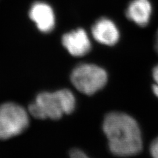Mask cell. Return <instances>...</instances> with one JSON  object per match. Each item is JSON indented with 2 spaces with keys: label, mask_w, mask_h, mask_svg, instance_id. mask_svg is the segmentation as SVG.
<instances>
[{
  "label": "cell",
  "mask_w": 158,
  "mask_h": 158,
  "mask_svg": "<svg viewBox=\"0 0 158 158\" xmlns=\"http://www.w3.org/2000/svg\"><path fill=\"white\" fill-rule=\"evenodd\" d=\"M155 48L157 53H158V30L156 33V43H155Z\"/></svg>",
  "instance_id": "cell-12"
},
{
  "label": "cell",
  "mask_w": 158,
  "mask_h": 158,
  "mask_svg": "<svg viewBox=\"0 0 158 158\" xmlns=\"http://www.w3.org/2000/svg\"><path fill=\"white\" fill-rule=\"evenodd\" d=\"M126 17L138 26L144 27L149 23L152 14L150 0H132L126 10Z\"/></svg>",
  "instance_id": "cell-8"
},
{
  "label": "cell",
  "mask_w": 158,
  "mask_h": 158,
  "mask_svg": "<svg viewBox=\"0 0 158 158\" xmlns=\"http://www.w3.org/2000/svg\"><path fill=\"white\" fill-rule=\"evenodd\" d=\"M103 131L108 140L109 148L115 156H133L141 152L142 140L139 126L126 113H108L103 122Z\"/></svg>",
  "instance_id": "cell-1"
},
{
  "label": "cell",
  "mask_w": 158,
  "mask_h": 158,
  "mask_svg": "<svg viewBox=\"0 0 158 158\" xmlns=\"http://www.w3.org/2000/svg\"><path fill=\"white\" fill-rule=\"evenodd\" d=\"M70 156L73 158H86L87 157V156L82 151L75 149L71 151L70 152Z\"/></svg>",
  "instance_id": "cell-10"
},
{
  "label": "cell",
  "mask_w": 158,
  "mask_h": 158,
  "mask_svg": "<svg viewBox=\"0 0 158 158\" xmlns=\"http://www.w3.org/2000/svg\"><path fill=\"white\" fill-rule=\"evenodd\" d=\"M153 77L156 82L155 85L158 86V65L153 69Z\"/></svg>",
  "instance_id": "cell-11"
},
{
  "label": "cell",
  "mask_w": 158,
  "mask_h": 158,
  "mask_svg": "<svg viewBox=\"0 0 158 158\" xmlns=\"http://www.w3.org/2000/svg\"><path fill=\"white\" fill-rule=\"evenodd\" d=\"M62 44L72 56L81 57L90 52L92 44L85 30L78 28L64 34Z\"/></svg>",
  "instance_id": "cell-5"
},
{
  "label": "cell",
  "mask_w": 158,
  "mask_h": 158,
  "mask_svg": "<svg viewBox=\"0 0 158 158\" xmlns=\"http://www.w3.org/2000/svg\"><path fill=\"white\" fill-rule=\"evenodd\" d=\"M150 152L152 157L158 158V136L152 142Z\"/></svg>",
  "instance_id": "cell-9"
},
{
  "label": "cell",
  "mask_w": 158,
  "mask_h": 158,
  "mask_svg": "<svg viewBox=\"0 0 158 158\" xmlns=\"http://www.w3.org/2000/svg\"><path fill=\"white\" fill-rule=\"evenodd\" d=\"M107 78V74L103 68L88 63L77 65L71 75L73 86L88 96L93 95L104 87Z\"/></svg>",
  "instance_id": "cell-3"
},
{
  "label": "cell",
  "mask_w": 158,
  "mask_h": 158,
  "mask_svg": "<svg viewBox=\"0 0 158 158\" xmlns=\"http://www.w3.org/2000/svg\"><path fill=\"white\" fill-rule=\"evenodd\" d=\"M29 118L24 109L16 103L0 106V139L6 140L22 133L28 126Z\"/></svg>",
  "instance_id": "cell-4"
},
{
  "label": "cell",
  "mask_w": 158,
  "mask_h": 158,
  "mask_svg": "<svg viewBox=\"0 0 158 158\" xmlns=\"http://www.w3.org/2000/svg\"><path fill=\"white\" fill-rule=\"evenodd\" d=\"M75 98L71 91L63 89L55 92H42L28 107L32 116L38 119L57 120L64 114H70L75 107Z\"/></svg>",
  "instance_id": "cell-2"
},
{
  "label": "cell",
  "mask_w": 158,
  "mask_h": 158,
  "mask_svg": "<svg viewBox=\"0 0 158 158\" xmlns=\"http://www.w3.org/2000/svg\"><path fill=\"white\" fill-rule=\"evenodd\" d=\"M29 16L43 32H51L55 27L56 19L53 9L46 3H34L30 9Z\"/></svg>",
  "instance_id": "cell-7"
},
{
  "label": "cell",
  "mask_w": 158,
  "mask_h": 158,
  "mask_svg": "<svg viewBox=\"0 0 158 158\" xmlns=\"http://www.w3.org/2000/svg\"><path fill=\"white\" fill-rule=\"evenodd\" d=\"M92 34L98 42L109 46H114L120 38L119 31L115 23L106 17L100 18L94 24Z\"/></svg>",
  "instance_id": "cell-6"
}]
</instances>
